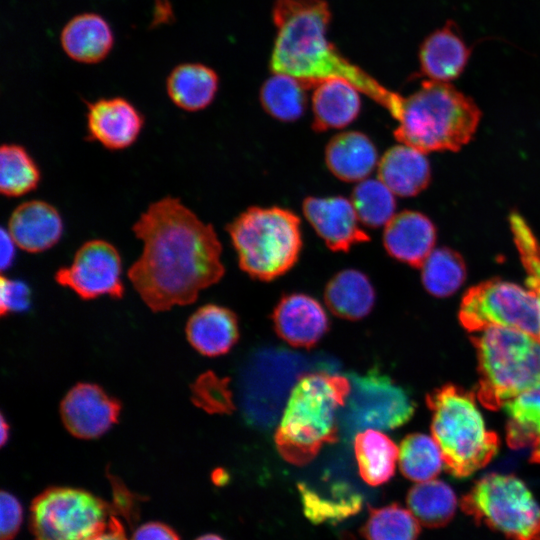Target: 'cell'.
<instances>
[{"instance_id": "6da1fadb", "label": "cell", "mask_w": 540, "mask_h": 540, "mask_svg": "<svg viewBox=\"0 0 540 540\" xmlns=\"http://www.w3.org/2000/svg\"><path fill=\"white\" fill-rule=\"evenodd\" d=\"M132 231L143 247L128 278L153 312L193 303L225 273L213 226L179 198L166 196L151 203Z\"/></svg>"}, {"instance_id": "7a4b0ae2", "label": "cell", "mask_w": 540, "mask_h": 540, "mask_svg": "<svg viewBox=\"0 0 540 540\" xmlns=\"http://www.w3.org/2000/svg\"><path fill=\"white\" fill-rule=\"evenodd\" d=\"M331 17L324 0H276L272 20L277 34L270 70L299 79L307 89L327 78H343L386 108L394 91L350 62L328 40Z\"/></svg>"}, {"instance_id": "3957f363", "label": "cell", "mask_w": 540, "mask_h": 540, "mask_svg": "<svg viewBox=\"0 0 540 540\" xmlns=\"http://www.w3.org/2000/svg\"><path fill=\"white\" fill-rule=\"evenodd\" d=\"M398 122L395 138L424 153L458 151L474 136L481 110L448 82L422 81L418 90L399 97L389 112Z\"/></svg>"}, {"instance_id": "277c9868", "label": "cell", "mask_w": 540, "mask_h": 540, "mask_svg": "<svg viewBox=\"0 0 540 540\" xmlns=\"http://www.w3.org/2000/svg\"><path fill=\"white\" fill-rule=\"evenodd\" d=\"M349 392L350 381L344 376L315 372L298 379L274 435L284 460L306 465L324 444L337 441L336 413Z\"/></svg>"}, {"instance_id": "5b68a950", "label": "cell", "mask_w": 540, "mask_h": 540, "mask_svg": "<svg viewBox=\"0 0 540 540\" xmlns=\"http://www.w3.org/2000/svg\"><path fill=\"white\" fill-rule=\"evenodd\" d=\"M426 402L432 413V435L448 473L465 478L494 458L500 439L486 428L473 393L446 384L430 392Z\"/></svg>"}, {"instance_id": "8992f818", "label": "cell", "mask_w": 540, "mask_h": 540, "mask_svg": "<svg viewBox=\"0 0 540 540\" xmlns=\"http://www.w3.org/2000/svg\"><path fill=\"white\" fill-rule=\"evenodd\" d=\"M300 219L281 207H250L226 227L239 267L250 277L271 281L288 272L302 249Z\"/></svg>"}, {"instance_id": "52a82bcc", "label": "cell", "mask_w": 540, "mask_h": 540, "mask_svg": "<svg viewBox=\"0 0 540 540\" xmlns=\"http://www.w3.org/2000/svg\"><path fill=\"white\" fill-rule=\"evenodd\" d=\"M478 361L477 396L497 410L540 380V341L511 328L490 327L471 337Z\"/></svg>"}, {"instance_id": "ba28073f", "label": "cell", "mask_w": 540, "mask_h": 540, "mask_svg": "<svg viewBox=\"0 0 540 540\" xmlns=\"http://www.w3.org/2000/svg\"><path fill=\"white\" fill-rule=\"evenodd\" d=\"M460 507L476 523L509 540H540V505L514 475L483 476L462 496Z\"/></svg>"}, {"instance_id": "9c48e42d", "label": "cell", "mask_w": 540, "mask_h": 540, "mask_svg": "<svg viewBox=\"0 0 540 540\" xmlns=\"http://www.w3.org/2000/svg\"><path fill=\"white\" fill-rule=\"evenodd\" d=\"M459 321L469 332L505 327L525 332L540 341V298L529 288L493 278L464 294Z\"/></svg>"}, {"instance_id": "30bf717a", "label": "cell", "mask_w": 540, "mask_h": 540, "mask_svg": "<svg viewBox=\"0 0 540 540\" xmlns=\"http://www.w3.org/2000/svg\"><path fill=\"white\" fill-rule=\"evenodd\" d=\"M109 505L92 493L72 487H50L31 503L34 540H88L109 522Z\"/></svg>"}, {"instance_id": "8fae6325", "label": "cell", "mask_w": 540, "mask_h": 540, "mask_svg": "<svg viewBox=\"0 0 540 540\" xmlns=\"http://www.w3.org/2000/svg\"><path fill=\"white\" fill-rule=\"evenodd\" d=\"M349 379L343 420L352 431L395 429L414 415L415 403L409 393L378 369L351 374Z\"/></svg>"}, {"instance_id": "7c38bea8", "label": "cell", "mask_w": 540, "mask_h": 540, "mask_svg": "<svg viewBox=\"0 0 540 540\" xmlns=\"http://www.w3.org/2000/svg\"><path fill=\"white\" fill-rule=\"evenodd\" d=\"M55 281L84 300L101 296L120 299L124 295L121 256L108 241H86L75 252L71 264L56 271Z\"/></svg>"}, {"instance_id": "4fadbf2b", "label": "cell", "mask_w": 540, "mask_h": 540, "mask_svg": "<svg viewBox=\"0 0 540 540\" xmlns=\"http://www.w3.org/2000/svg\"><path fill=\"white\" fill-rule=\"evenodd\" d=\"M122 405L97 384L81 382L73 386L60 403V417L75 438L96 439L118 423Z\"/></svg>"}, {"instance_id": "5bb4252c", "label": "cell", "mask_w": 540, "mask_h": 540, "mask_svg": "<svg viewBox=\"0 0 540 540\" xmlns=\"http://www.w3.org/2000/svg\"><path fill=\"white\" fill-rule=\"evenodd\" d=\"M302 211L326 246L335 252H347L352 246L370 241L361 228L352 202L342 196L303 200Z\"/></svg>"}, {"instance_id": "9a60e30c", "label": "cell", "mask_w": 540, "mask_h": 540, "mask_svg": "<svg viewBox=\"0 0 540 540\" xmlns=\"http://www.w3.org/2000/svg\"><path fill=\"white\" fill-rule=\"evenodd\" d=\"M86 117L88 138L109 150L133 145L144 125L143 115L121 97L88 103Z\"/></svg>"}, {"instance_id": "2e32d148", "label": "cell", "mask_w": 540, "mask_h": 540, "mask_svg": "<svg viewBox=\"0 0 540 540\" xmlns=\"http://www.w3.org/2000/svg\"><path fill=\"white\" fill-rule=\"evenodd\" d=\"M278 336L294 347L312 348L329 329L322 305L311 296L292 293L283 296L272 313Z\"/></svg>"}, {"instance_id": "e0dca14e", "label": "cell", "mask_w": 540, "mask_h": 540, "mask_svg": "<svg viewBox=\"0 0 540 540\" xmlns=\"http://www.w3.org/2000/svg\"><path fill=\"white\" fill-rule=\"evenodd\" d=\"M471 48L463 39L457 25L448 20L430 33L419 47V66L429 80L450 82L465 70Z\"/></svg>"}, {"instance_id": "ac0fdd59", "label": "cell", "mask_w": 540, "mask_h": 540, "mask_svg": "<svg viewBox=\"0 0 540 540\" xmlns=\"http://www.w3.org/2000/svg\"><path fill=\"white\" fill-rule=\"evenodd\" d=\"M436 227L424 214L405 210L385 225L383 245L387 253L412 267L419 268L434 250Z\"/></svg>"}, {"instance_id": "d6986e66", "label": "cell", "mask_w": 540, "mask_h": 540, "mask_svg": "<svg viewBox=\"0 0 540 540\" xmlns=\"http://www.w3.org/2000/svg\"><path fill=\"white\" fill-rule=\"evenodd\" d=\"M7 231L21 250L40 253L59 242L63 234V221L58 210L50 203L30 200L13 210Z\"/></svg>"}, {"instance_id": "ffe728a7", "label": "cell", "mask_w": 540, "mask_h": 540, "mask_svg": "<svg viewBox=\"0 0 540 540\" xmlns=\"http://www.w3.org/2000/svg\"><path fill=\"white\" fill-rule=\"evenodd\" d=\"M185 333L191 346L200 354L220 356L229 352L239 338L238 319L226 307L206 304L189 317Z\"/></svg>"}, {"instance_id": "44dd1931", "label": "cell", "mask_w": 540, "mask_h": 540, "mask_svg": "<svg viewBox=\"0 0 540 540\" xmlns=\"http://www.w3.org/2000/svg\"><path fill=\"white\" fill-rule=\"evenodd\" d=\"M360 95L361 92L343 78H327L317 83L312 95V128L323 132L351 124L361 111Z\"/></svg>"}, {"instance_id": "7402d4cb", "label": "cell", "mask_w": 540, "mask_h": 540, "mask_svg": "<svg viewBox=\"0 0 540 540\" xmlns=\"http://www.w3.org/2000/svg\"><path fill=\"white\" fill-rule=\"evenodd\" d=\"M378 179L395 195L411 197L421 193L431 180L425 153L408 145L389 148L378 162Z\"/></svg>"}, {"instance_id": "603a6c76", "label": "cell", "mask_w": 540, "mask_h": 540, "mask_svg": "<svg viewBox=\"0 0 540 540\" xmlns=\"http://www.w3.org/2000/svg\"><path fill=\"white\" fill-rule=\"evenodd\" d=\"M325 162L330 172L345 182H360L378 165V153L372 140L359 131L335 135L325 148Z\"/></svg>"}, {"instance_id": "cb8c5ba5", "label": "cell", "mask_w": 540, "mask_h": 540, "mask_svg": "<svg viewBox=\"0 0 540 540\" xmlns=\"http://www.w3.org/2000/svg\"><path fill=\"white\" fill-rule=\"evenodd\" d=\"M60 42L65 53L81 63L103 60L113 45L107 22L99 15L85 13L72 18L63 28Z\"/></svg>"}, {"instance_id": "d4e9b609", "label": "cell", "mask_w": 540, "mask_h": 540, "mask_svg": "<svg viewBox=\"0 0 540 540\" xmlns=\"http://www.w3.org/2000/svg\"><path fill=\"white\" fill-rule=\"evenodd\" d=\"M324 300L329 310L337 317L359 320L372 310L375 291L364 273L355 269H345L329 280L325 287Z\"/></svg>"}, {"instance_id": "484cf974", "label": "cell", "mask_w": 540, "mask_h": 540, "mask_svg": "<svg viewBox=\"0 0 540 540\" xmlns=\"http://www.w3.org/2000/svg\"><path fill=\"white\" fill-rule=\"evenodd\" d=\"M218 85L217 73L200 63L176 66L166 81L167 93L172 102L189 112L209 106L216 96Z\"/></svg>"}, {"instance_id": "4316f807", "label": "cell", "mask_w": 540, "mask_h": 540, "mask_svg": "<svg viewBox=\"0 0 540 540\" xmlns=\"http://www.w3.org/2000/svg\"><path fill=\"white\" fill-rule=\"evenodd\" d=\"M354 451L359 474L367 484L378 486L394 475L399 450L386 434L375 429L358 432Z\"/></svg>"}, {"instance_id": "83f0119b", "label": "cell", "mask_w": 540, "mask_h": 540, "mask_svg": "<svg viewBox=\"0 0 540 540\" xmlns=\"http://www.w3.org/2000/svg\"><path fill=\"white\" fill-rule=\"evenodd\" d=\"M407 506L419 523L427 528L446 526L454 517L457 497L444 481L428 480L412 486L406 498Z\"/></svg>"}, {"instance_id": "f1b7e54d", "label": "cell", "mask_w": 540, "mask_h": 540, "mask_svg": "<svg viewBox=\"0 0 540 540\" xmlns=\"http://www.w3.org/2000/svg\"><path fill=\"white\" fill-rule=\"evenodd\" d=\"M509 418L507 442L512 448L534 447L540 439V380L503 405Z\"/></svg>"}, {"instance_id": "f546056e", "label": "cell", "mask_w": 540, "mask_h": 540, "mask_svg": "<svg viewBox=\"0 0 540 540\" xmlns=\"http://www.w3.org/2000/svg\"><path fill=\"white\" fill-rule=\"evenodd\" d=\"M306 90L299 79L283 73H273L262 84L259 99L271 117L293 122L301 118L306 110Z\"/></svg>"}, {"instance_id": "4dcf8cb0", "label": "cell", "mask_w": 540, "mask_h": 540, "mask_svg": "<svg viewBox=\"0 0 540 540\" xmlns=\"http://www.w3.org/2000/svg\"><path fill=\"white\" fill-rule=\"evenodd\" d=\"M41 180L38 165L25 147L2 144L0 148V192L6 197H21L34 191Z\"/></svg>"}, {"instance_id": "1f68e13d", "label": "cell", "mask_w": 540, "mask_h": 540, "mask_svg": "<svg viewBox=\"0 0 540 540\" xmlns=\"http://www.w3.org/2000/svg\"><path fill=\"white\" fill-rule=\"evenodd\" d=\"M421 268L423 286L435 297L453 295L462 286L467 274L463 257L448 247L433 250Z\"/></svg>"}, {"instance_id": "d6a6232c", "label": "cell", "mask_w": 540, "mask_h": 540, "mask_svg": "<svg viewBox=\"0 0 540 540\" xmlns=\"http://www.w3.org/2000/svg\"><path fill=\"white\" fill-rule=\"evenodd\" d=\"M398 461L401 473L417 483L434 479L444 466L439 445L422 433L409 434L402 440Z\"/></svg>"}, {"instance_id": "836d02e7", "label": "cell", "mask_w": 540, "mask_h": 540, "mask_svg": "<svg viewBox=\"0 0 540 540\" xmlns=\"http://www.w3.org/2000/svg\"><path fill=\"white\" fill-rule=\"evenodd\" d=\"M360 532L365 540H417L420 523L409 509L392 503L380 508L370 507Z\"/></svg>"}, {"instance_id": "e575fe53", "label": "cell", "mask_w": 540, "mask_h": 540, "mask_svg": "<svg viewBox=\"0 0 540 540\" xmlns=\"http://www.w3.org/2000/svg\"><path fill=\"white\" fill-rule=\"evenodd\" d=\"M394 193L380 179H364L354 187L351 202L359 221L371 228L386 225L395 215Z\"/></svg>"}, {"instance_id": "d590c367", "label": "cell", "mask_w": 540, "mask_h": 540, "mask_svg": "<svg viewBox=\"0 0 540 540\" xmlns=\"http://www.w3.org/2000/svg\"><path fill=\"white\" fill-rule=\"evenodd\" d=\"M509 225L526 273V285L540 298V244L530 225L518 212L510 214Z\"/></svg>"}, {"instance_id": "8d00e7d4", "label": "cell", "mask_w": 540, "mask_h": 540, "mask_svg": "<svg viewBox=\"0 0 540 540\" xmlns=\"http://www.w3.org/2000/svg\"><path fill=\"white\" fill-rule=\"evenodd\" d=\"M304 506V512L313 521L322 522L326 519H340L358 511L361 499L351 494L338 501L324 499L306 484H298Z\"/></svg>"}, {"instance_id": "74e56055", "label": "cell", "mask_w": 540, "mask_h": 540, "mask_svg": "<svg viewBox=\"0 0 540 540\" xmlns=\"http://www.w3.org/2000/svg\"><path fill=\"white\" fill-rule=\"evenodd\" d=\"M192 400L209 412H223L230 407L225 383L207 373L198 378L192 387Z\"/></svg>"}, {"instance_id": "f35d334b", "label": "cell", "mask_w": 540, "mask_h": 540, "mask_svg": "<svg viewBox=\"0 0 540 540\" xmlns=\"http://www.w3.org/2000/svg\"><path fill=\"white\" fill-rule=\"evenodd\" d=\"M0 283V312L2 316L29 309L31 291L23 281L1 276Z\"/></svg>"}, {"instance_id": "ab89813d", "label": "cell", "mask_w": 540, "mask_h": 540, "mask_svg": "<svg viewBox=\"0 0 540 540\" xmlns=\"http://www.w3.org/2000/svg\"><path fill=\"white\" fill-rule=\"evenodd\" d=\"M23 520V508L12 493L2 490L0 494V538L12 540Z\"/></svg>"}, {"instance_id": "60d3db41", "label": "cell", "mask_w": 540, "mask_h": 540, "mask_svg": "<svg viewBox=\"0 0 540 540\" xmlns=\"http://www.w3.org/2000/svg\"><path fill=\"white\" fill-rule=\"evenodd\" d=\"M131 540H180L177 533L161 522H148L136 529Z\"/></svg>"}, {"instance_id": "b9f144b4", "label": "cell", "mask_w": 540, "mask_h": 540, "mask_svg": "<svg viewBox=\"0 0 540 540\" xmlns=\"http://www.w3.org/2000/svg\"><path fill=\"white\" fill-rule=\"evenodd\" d=\"M1 270L4 271L5 269L9 268L15 258V248L17 245L15 244L14 240L10 236L7 230L2 229L1 230Z\"/></svg>"}, {"instance_id": "7bdbcfd3", "label": "cell", "mask_w": 540, "mask_h": 540, "mask_svg": "<svg viewBox=\"0 0 540 540\" xmlns=\"http://www.w3.org/2000/svg\"><path fill=\"white\" fill-rule=\"evenodd\" d=\"M88 540H127V537L121 522L111 516L107 527Z\"/></svg>"}, {"instance_id": "ee69618b", "label": "cell", "mask_w": 540, "mask_h": 540, "mask_svg": "<svg viewBox=\"0 0 540 540\" xmlns=\"http://www.w3.org/2000/svg\"><path fill=\"white\" fill-rule=\"evenodd\" d=\"M0 431H1V436H0L1 445L4 446L9 440V435H10L9 423L5 420L4 415H1Z\"/></svg>"}, {"instance_id": "f6af8a7d", "label": "cell", "mask_w": 540, "mask_h": 540, "mask_svg": "<svg viewBox=\"0 0 540 540\" xmlns=\"http://www.w3.org/2000/svg\"><path fill=\"white\" fill-rule=\"evenodd\" d=\"M533 448L534 449L531 453L530 461L534 463H540V439Z\"/></svg>"}, {"instance_id": "bcb514c9", "label": "cell", "mask_w": 540, "mask_h": 540, "mask_svg": "<svg viewBox=\"0 0 540 540\" xmlns=\"http://www.w3.org/2000/svg\"><path fill=\"white\" fill-rule=\"evenodd\" d=\"M196 540H224V539L216 534H205L198 537Z\"/></svg>"}]
</instances>
